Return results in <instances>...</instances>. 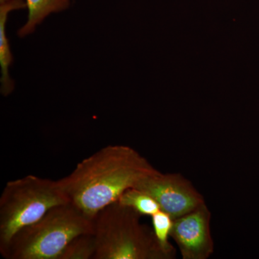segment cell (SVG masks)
Returning a JSON list of instances; mask_svg holds the SVG:
<instances>
[{
    "label": "cell",
    "mask_w": 259,
    "mask_h": 259,
    "mask_svg": "<svg viewBox=\"0 0 259 259\" xmlns=\"http://www.w3.org/2000/svg\"><path fill=\"white\" fill-rule=\"evenodd\" d=\"M157 171L134 148L112 145L83 159L59 182L70 202L93 220L125 191Z\"/></svg>",
    "instance_id": "obj_1"
},
{
    "label": "cell",
    "mask_w": 259,
    "mask_h": 259,
    "mask_svg": "<svg viewBox=\"0 0 259 259\" xmlns=\"http://www.w3.org/2000/svg\"><path fill=\"white\" fill-rule=\"evenodd\" d=\"M134 209L115 202L93 219L96 243L94 259H168L153 228L141 223Z\"/></svg>",
    "instance_id": "obj_2"
},
{
    "label": "cell",
    "mask_w": 259,
    "mask_h": 259,
    "mask_svg": "<svg viewBox=\"0 0 259 259\" xmlns=\"http://www.w3.org/2000/svg\"><path fill=\"white\" fill-rule=\"evenodd\" d=\"M93 233V220L71 202L56 206L37 222L23 228L3 257L8 259H59L76 237Z\"/></svg>",
    "instance_id": "obj_3"
},
{
    "label": "cell",
    "mask_w": 259,
    "mask_h": 259,
    "mask_svg": "<svg viewBox=\"0 0 259 259\" xmlns=\"http://www.w3.org/2000/svg\"><path fill=\"white\" fill-rule=\"evenodd\" d=\"M69 202L59 180L28 175L8 182L0 197L2 255L18 231L37 222L53 207Z\"/></svg>",
    "instance_id": "obj_4"
},
{
    "label": "cell",
    "mask_w": 259,
    "mask_h": 259,
    "mask_svg": "<svg viewBox=\"0 0 259 259\" xmlns=\"http://www.w3.org/2000/svg\"><path fill=\"white\" fill-rule=\"evenodd\" d=\"M135 187L151 194L161 210L174 220L205 204L202 194L190 181L178 173L163 174L158 170Z\"/></svg>",
    "instance_id": "obj_5"
},
{
    "label": "cell",
    "mask_w": 259,
    "mask_h": 259,
    "mask_svg": "<svg viewBox=\"0 0 259 259\" xmlns=\"http://www.w3.org/2000/svg\"><path fill=\"white\" fill-rule=\"evenodd\" d=\"M211 212L207 204L174 220L171 238L183 259H207L214 252Z\"/></svg>",
    "instance_id": "obj_6"
},
{
    "label": "cell",
    "mask_w": 259,
    "mask_h": 259,
    "mask_svg": "<svg viewBox=\"0 0 259 259\" xmlns=\"http://www.w3.org/2000/svg\"><path fill=\"white\" fill-rule=\"evenodd\" d=\"M26 3L24 0H0V66H1V93L8 96L15 88V83L10 79L9 68L13 61L10 51L9 40L6 35V23L11 11L24 9Z\"/></svg>",
    "instance_id": "obj_7"
},
{
    "label": "cell",
    "mask_w": 259,
    "mask_h": 259,
    "mask_svg": "<svg viewBox=\"0 0 259 259\" xmlns=\"http://www.w3.org/2000/svg\"><path fill=\"white\" fill-rule=\"evenodd\" d=\"M25 3L28 10V20L18 30V36L21 37L32 33L36 25L41 23L51 13L67 9L70 0H26Z\"/></svg>",
    "instance_id": "obj_8"
},
{
    "label": "cell",
    "mask_w": 259,
    "mask_h": 259,
    "mask_svg": "<svg viewBox=\"0 0 259 259\" xmlns=\"http://www.w3.org/2000/svg\"><path fill=\"white\" fill-rule=\"evenodd\" d=\"M122 205L134 209L141 216H152L161 210L159 204L151 194L132 187L125 191L117 201Z\"/></svg>",
    "instance_id": "obj_9"
},
{
    "label": "cell",
    "mask_w": 259,
    "mask_h": 259,
    "mask_svg": "<svg viewBox=\"0 0 259 259\" xmlns=\"http://www.w3.org/2000/svg\"><path fill=\"white\" fill-rule=\"evenodd\" d=\"M153 233L160 248L167 258L173 259L176 255V249L169 242L174 219L168 213L159 210L151 216Z\"/></svg>",
    "instance_id": "obj_10"
},
{
    "label": "cell",
    "mask_w": 259,
    "mask_h": 259,
    "mask_svg": "<svg viewBox=\"0 0 259 259\" xmlns=\"http://www.w3.org/2000/svg\"><path fill=\"white\" fill-rule=\"evenodd\" d=\"M96 252V243L93 233L82 234L74 238L59 259H94Z\"/></svg>",
    "instance_id": "obj_11"
}]
</instances>
